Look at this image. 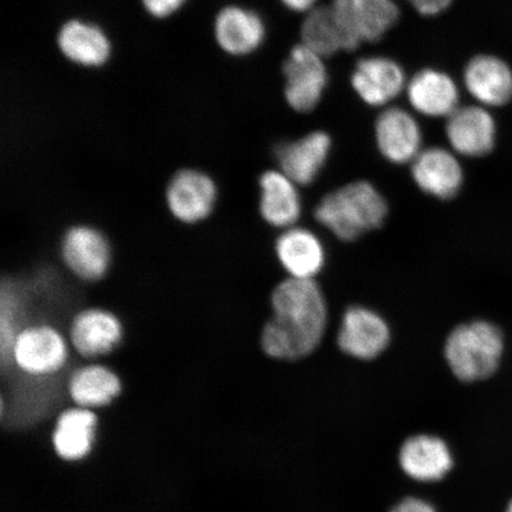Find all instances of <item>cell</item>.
<instances>
[{"label":"cell","mask_w":512,"mask_h":512,"mask_svg":"<svg viewBox=\"0 0 512 512\" xmlns=\"http://www.w3.org/2000/svg\"><path fill=\"white\" fill-rule=\"evenodd\" d=\"M61 255L68 270L88 283L106 277L112 264L110 241L99 229L86 224L67 230L61 242Z\"/></svg>","instance_id":"obj_5"},{"label":"cell","mask_w":512,"mask_h":512,"mask_svg":"<svg viewBox=\"0 0 512 512\" xmlns=\"http://www.w3.org/2000/svg\"><path fill=\"white\" fill-rule=\"evenodd\" d=\"M286 76L285 96L293 110L310 112L322 99L328 85L323 57L299 44L291 50L284 66Z\"/></svg>","instance_id":"obj_6"},{"label":"cell","mask_w":512,"mask_h":512,"mask_svg":"<svg viewBox=\"0 0 512 512\" xmlns=\"http://www.w3.org/2000/svg\"><path fill=\"white\" fill-rule=\"evenodd\" d=\"M412 163L414 181L426 194L450 200L462 188L463 168L452 152L431 147L421 151Z\"/></svg>","instance_id":"obj_16"},{"label":"cell","mask_w":512,"mask_h":512,"mask_svg":"<svg viewBox=\"0 0 512 512\" xmlns=\"http://www.w3.org/2000/svg\"><path fill=\"white\" fill-rule=\"evenodd\" d=\"M61 54L76 66L99 68L112 56V42L98 24L82 19H70L57 35Z\"/></svg>","instance_id":"obj_13"},{"label":"cell","mask_w":512,"mask_h":512,"mask_svg":"<svg viewBox=\"0 0 512 512\" xmlns=\"http://www.w3.org/2000/svg\"><path fill=\"white\" fill-rule=\"evenodd\" d=\"M466 91L477 104L486 108H502L512 102V66L503 57L479 54L464 69Z\"/></svg>","instance_id":"obj_11"},{"label":"cell","mask_w":512,"mask_h":512,"mask_svg":"<svg viewBox=\"0 0 512 512\" xmlns=\"http://www.w3.org/2000/svg\"><path fill=\"white\" fill-rule=\"evenodd\" d=\"M24 300L16 284L3 285L2 291V356L8 354L12 339L22 328Z\"/></svg>","instance_id":"obj_26"},{"label":"cell","mask_w":512,"mask_h":512,"mask_svg":"<svg viewBox=\"0 0 512 512\" xmlns=\"http://www.w3.org/2000/svg\"><path fill=\"white\" fill-rule=\"evenodd\" d=\"M400 464L407 476L419 482H437L452 469L453 460L443 440L432 435H416L403 444Z\"/></svg>","instance_id":"obj_22"},{"label":"cell","mask_w":512,"mask_h":512,"mask_svg":"<svg viewBox=\"0 0 512 512\" xmlns=\"http://www.w3.org/2000/svg\"><path fill=\"white\" fill-rule=\"evenodd\" d=\"M260 213L273 227L291 228L302 214V201L296 183L283 171H266L260 177Z\"/></svg>","instance_id":"obj_21"},{"label":"cell","mask_w":512,"mask_h":512,"mask_svg":"<svg viewBox=\"0 0 512 512\" xmlns=\"http://www.w3.org/2000/svg\"><path fill=\"white\" fill-rule=\"evenodd\" d=\"M187 2L188 0H142L147 14L158 19L175 15Z\"/></svg>","instance_id":"obj_27"},{"label":"cell","mask_w":512,"mask_h":512,"mask_svg":"<svg viewBox=\"0 0 512 512\" xmlns=\"http://www.w3.org/2000/svg\"><path fill=\"white\" fill-rule=\"evenodd\" d=\"M392 512H435L431 504L420 499L408 498L396 505Z\"/></svg>","instance_id":"obj_29"},{"label":"cell","mask_w":512,"mask_h":512,"mask_svg":"<svg viewBox=\"0 0 512 512\" xmlns=\"http://www.w3.org/2000/svg\"><path fill=\"white\" fill-rule=\"evenodd\" d=\"M337 341L345 354L370 361L388 347L390 330L379 313L367 307L352 306L344 313Z\"/></svg>","instance_id":"obj_12"},{"label":"cell","mask_w":512,"mask_h":512,"mask_svg":"<svg viewBox=\"0 0 512 512\" xmlns=\"http://www.w3.org/2000/svg\"><path fill=\"white\" fill-rule=\"evenodd\" d=\"M219 189L206 172L195 169L178 171L166 188V204L176 220L195 224L213 213Z\"/></svg>","instance_id":"obj_7"},{"label":"cell","mask_w":512,"mask_h":512,"mask_svg":"<svg viewBox=\"0 0 512 512\" xmlns=\"http://www.w3.org/2000/svg\"><path fill=\"white\" fill-rule=\"evenodd\" d=\"M413 8L424 16H435L450 8L453 0H407Z\"/></svg>","instance_id":"obj_28"},{"label":"cell","mask_w":512,"mask_h":512,"mask_svg":"<svg viewBox=\"0 0 512 512\" xmlns=\"http://www.w3.org/2000/svg\"><path fill=\"white\" fill-rule=\"evenodd\" d=\"M281 2L292 11L306 12L313 9L317 0H281Z\"/></svg>","instance_id":"obj_30"},{"label":"cell","mask_w":512,"mask_h":512,"mask_svg":"<svg viewBox=\"0 0 512 512\" xmlns=\"http://www.w3.org/2000/svg\"><path fill=\"white\" fill-rule=\"evenodd\" d=\"M96 422V415L87 408L62 413L53 435L57 454L69 462L85 458L93 447Z\"/></svg>","instance_id":"obj_24"},{"label":"cell","mask_w":512,"mask_h":512,"mask_svg":"<svg viewBox=\"0 0 512 512\" xmlns=\"http://www.w3.org/2000/svg\"><path fill=\"white\" fill-rule=\"evenodd\" d=\"M377 146L389 162L411 163L421 152L422 134L413 115L401 108H388L375 125Z\"/></svg>","instance_id":"obj_17"},{"label":"cell","mask_w":512,"mask_h":512,"mask_svg":"<svg viewBox=\"0 0 512 512\" xmlns=\"http://www.w3.org/2000/svg\"><path fill=\"white\" fill-rule=\"evenodd\" d=\"M505 512H512V501L510 502V504L508 505V509L507 511Z\"/></svg>","instance_id":"obj_31"},{"label":"cell","mask_w":512,"mask_h":512,"mask_svg":"<svg viewBox=\"0 0 512 512\" xmlns=\"http://www.w3.org/2000/svg\"><path fill=\"white\" fill-rule=\"evenodd\" d=\"M408 99L415 111L427 117H450L459 107L460 93L450 75L421 70L408 83Z\"/></svg>","instance_id":"obj_19"},{"label":"cell","mask_w":512,"mask_h":512,"mask_svg":"<svg viewBox=\"0 0 512 512\" xmlns=\"http://www.w3.org/2000/svg\"><path fill=\"white\" fill-rule=\"evenodd\" d=\"M70 347L69 338L53 324L23 325L3 363L9 362L32 379H47L66 367Z\"/></svg>","instance_id":"obj_4"},{"label":"cell","mask_w":512,"mask_h":512,"mask_svg":"<svg viewBox=\"0 0 512 512\" xmlns=\"http://www.w3.org/2000/svg\"><path fill=\"white\" fill-rule=\"evenodd\" d=\"M497 121L484 106H459L447 118L446 136L459 155L479 158L489 155L497 142Z\"/></svg>","instance_id":"obj_9"},{"label":"cell","mask_w":512,"mask_h":512,"mask_svg":"<svg viewBox=\"0 0 512 512\" xmlns=\"http://www.w3.org/2000/svg\"><path fill=\"white\" fill-rule=\"evenodd\" d=\"M330 149V137L320 131L311 132L296 142L281 144L277 149L280 171L298 185H309L322 171Z\"/></svg>","instance_id":"obj_18"},{"label":"cell","mask_w":512,"mask_h":512,"mask_svg":"<svg viewBox=\"0 0 512 512\" xmlns=\"http://www.w3.org/2000/svg\"><path fill=\"white\" fill-rule=\"evenodd\" d=\"M388 214L384 197L366 181H357L330 192L318 204L317 221L338 239L352 241L380 228Z\"/></svg>","instance_id":"obj_2"},{"label":"cell","mask_w":512,"mask_h":512,"mask_svg":"<svg viewBox=\"0 0 512 512\" xmlns=\"http://www.w3.org/2000/svg\"><path fill=\"white\" fill-rule=\"evenodd\" d=\"M214 35L224 53L246 56L254 53L264 43L266 27L255 11L230 5L217 14Z\"/></svg>","instance_id":"obj_14"},{"label":"cell","mask_w":512,"mask_h":512,"mask_svg":"<svg viewBox=\"0 0 512 512\" xmlns=\"http://www.w3.org/2000/svg\"><path fill=\"white\" fill-rule=\"evenodd\" d=\"M351 83L366 104L383 106L402 92L406 76L395 61L388 57L373 56L358 61Z\"/></svg>","instance_id":"obj_15"},{"label":"cell","mask_w":512,"mask_h":512,"mask_svg":"<svg viewBox=\"0 0 512 512\" xmlns=\"http://www.w3.org/2000/svg\"><path fill=\"white\" fill-rule=\"evenodd\" d=\"M274 316L261 335L262 349L277 360L296 361L318 348L328 324L322 290L313 279L288 278L272 294Z\"/></svg>","instance_id":"obj_1"},{"label":"cell","mask_w":512,"mask_h":512,"mask_svg":"<svg viewBox=\"0 0 512 512\" xmlns=\"http://www.w3.org/2000/svg\"><path fill=\"white\" fill-rule=\"evenodd\" d=\"M503 352L502 331L488 320H473L457 326L445 345L448 366L463 382L489 379L501 364Z\"/></svg>","instance_id":"obj_3"},{"label":"cell","mask_w":512,"mask_h":512,"mask_svg":"<svg viewBox=\"0 0 512 512\" xmlns=\"http://www.w3.org/2000/svg\"><path fill=\"white\" fill-rule=\"evenodd\" d=\"M275 251L290 278L313 279L324 266L325 252L322 242L309 229H285L275 243Z\"/></svg>","instance_id":"obj_20"},{"label":"cell","mask_w":512,"mask_h":512,"mask_svg":"<svg viewBox=\"0 0 512 512\" xmlns=\"http://www.w3.org/2000/svg\"><path fill=\"white\" fill-rule=\"evenodd\" d=\"M70 398L81 408L110 405L121 393L119 376L102 364H87L76 369L68 383Z\"/></svg>","instance_id":"obj_23"},{"label":"cell","mask_w":512,"mask_h":512,"mask_svg":"<svg viewBox=\"0 0 512 512\" xmlns=\"http://www.w3.org/2000/svg\"><path fill=\"white\" fill-rule=\"evenodd\" d=\"M303 44L319 56H331L358 46L342 27L332 6L312 9L302 27Z\"/></svg>","instance_id":"obj_25"},{"label":"cell","mask_w":512,"mask_h":512,"mask_svg":"<svg viewBox=\"0 0 512 512\" xmlns=\"http://www.w3.org/2000/svg\"><path fill=\"white\" fill-rule=\"evenodd\" d=\"M68 338L82 357L98 358L111 354L123 342L124 325L112 311L88 307L70 322Z\"/></svg>","instance_id":"obj_8"},{"label":"cell","mask_w":512,"mask_h":512,"mask_svg":"<svg viewBox=\"0 0 512 512\" xmlns=\"http://www.w3.org/2000/svg\"><path fill=\"white\" fill-rule=\"evenodd\" d=\"M331 6L357 46L381 40L400 14L394 0H334Z\"/></svg>","instance_id":"obj_10"}]
</instances>
